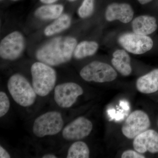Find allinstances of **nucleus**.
I'll use <instances>...</instances> for the list:
<instances>
[{
	"label": "nucleus",
	"instance_id": "obj_8",
	"mask_svg": "<svg viewBox=\"0 0 158 158\" xmlns=\"http://www.w3.org/2000/svg\"><path fill=\"white\" fill-rule=\"evenodd\" d=\"M84 93L80 85L73 82H67L57 85L55 88L54 100L62 108H70Z\"/></svg>",
	"mask_w": 158,
	"mask_h": 158
},
{
	"label": "nucleus",
	"instance_id": "obj_26",
	"mask_svg": "<svg viewBox=\"0 0 158 158\" xmlns=\"http://www.w3.org/2000/svg\"><path fill=\"white\" fill-rule=\"evenodd\" d=\"M152 0H138V2L141 4V5H144V4H147L149 3Z\"/></svg>",
	"mask_w": 158,
	"mask_h": 158
},
{
	"label": "nucleus",
	"instance_id": "obj_9",
	"mask_svg": "<svg viewBox=\"0 0 158 158\" xmlns=\"http://www.w3.org/2000/svg\"><path fill=\"white\" fill-rule=\"evenodd\" d=\"M25 40L20 32L14 31L4 37L0 44V56L3 59L14 60L22 54Z\"/></svg>",
	"mask_w": 158,
	"mask_h": 158
},
{
	"label": "nucleus",
	"instance_id": "obj_3",
	"mask_svg": "<svg viewBox=\"0 0 158 158\" xmlns=\"http://www.w3.org/2000/svg\"><path fill=\"white\" fill-rule=\"evenodd\" d=\"M8 88L12 98L20 106L26 107L35 102L37 94L22 75L17 73L11 76L8 81Z\"/></svg>",
	"mask_w": 158,
	"mask_h": 158
},
{
	"label": "nucleus",
	"instance_id": "obj_4",
	"mask_svg": "<svg viewBox=\"0 0 158 158\" xmlns=\"http://www.w3.org/2000/svg\"><path fill=\"white\" fill-rule=\"evenodd\" d=\"M64 125L62 114L57 111H50L35 119L33 126L34 135L38 138L56 135Z\"/></svg>",
	"mask_w": 158,
	"mask_h": 158
},
{
	"label": "nucleus",
	"instance_id": "obj_28",
	"mask_svg": "<svg viewBox=\"0 0 158 158\" xmlns=\"http://www.w3.org/2000/svg\"><path fill=\"white\" fill-rule=\"evenodd\" d=\"M11 1H14V2H16V1H19V0H11Z\"/></svg>",
	"mask_w": 158,
	"mask_h": 158
},
{
	"label": "nucleus",
	"instance_id": "obj_24",
	"mask_svg": "<svg viewBox=\"0 0 158 158\" xmlns=\"http://www.w3.org/2000/svg\"><path fill=\"white\" fill-rule=\"evenodd\" d=\"M40 1L44 4H51L56 2L57 0H40Z\"/></svg>",
	"mask_w": 158,
	"mask_h": 158
},
{
	"label": "nucleus",
	"instance_id": "obj_23",
	"mask_svg": "<svg viewBox=\"0 0 158 158\" xmlns=\"http://www.w3.org/2000/svg\"><path fill=\"white\" fill-rule=\"evenodd\" d=\"M11 157L9 152L2 146H0V158H9Z\"/></svg>",
	"mask_w": 158,
	"mask_h": 158
},
{
	"label": "nucleus",
	"instance_id": "obj_2",
	"mask_svg": "<svg viewBox=\"0 0 158 158\" xmlns=\"http://www.w3.org/2000/svg\"><path fill=\"white\" fill-rule=\"evenodd\" d=\"M32 86L40 96L48 95L55 87L56 81V71L43 62H36L31 67Z\"/></svg>",
	"mask_w": 158,
	"mask_h": 158
},
{
	"label": "nucleus",
	"instance_id": "obj_11",
	"mask_svg": "<svg viewBox=\"0 0 158 158\" xmlns=\"http://www.w3.org/2000/svg\"><path fill=\"white\" fill-rule=\"evenodd\" d=\"M133 147L136 151L142 154L149 152H158V133L153 130H148L134 138Z\"/></svg>",
	"mask_w": 158,
	"mask_h": 158
},
{
	"label": "nucleus",
	"instance_id": "obj_29",
	"mask_svg": "<svg viewBox=\"0 0 158 158\" xmlns=\"http://www.w3.org/2000/svg\"><path fill=\"white\" fill-rule=\"evenodd\" d=\"M3 1V0H1V1Z\"/></svg>",
	"mask_w": 158,
	"mask_h": 158
},
{
	"label": "nucleus",
	"instance_id": "obj_22",
	"mask_svg": "<svg viewBox=\"0 0 158 158\" xmlns=\"http://www.w3.org/2000/svg\"><path fill=\"white\" fill-rule=\"evenodd\" d=\"M122 158H144V156L142 155L141 153L135 151L127 150L125 151L121 156Z\"/></svg>",
	"mask_w": 158,
	"mask_h": 158
},
{
	"label": "nucleus",
	"instance_id": "obj_7",
	"mask_svg": "<svg viewBox=\"0 0 158 158\" xmlns=\"http://www.w3.org/2000/svg\"><path fill=\"white\" fill-rule=\"evenodd\" d=\"M150 126L149 117L144 111H134L127 118L122 127V132L129 139H134L148 129Z\"/></svg>",
	"mask_w": 158,
	"mask_h": 158
},
{
	"label": "nucleus",
	"instance_id": "obj_16",
	"mask_svg": "<svg viewBox=\"0 0 158 158\" xmlns=\"http://www.w3.org/2000/svg\"><path fill=\"white\" fill-rule=\"evenodd\" d=\"M63 9L64 7L61 5H45L38 8L35 15L40 19H56L61 16Z\"/></svg>",
	"mask_w": 158,
	"mask_h": 158
},
{
	"label": "nucleus",
	"instance_id": "obj_25",
	"mask_svg": "<svg viewBox=\"0 0 158 158\" xmlns=\"http://www.w3.org/2000/svg\"><path fill=\"white\" fill-rule=\"evenodd\" d=\"M43 158H56L55 155L52 154H46L45 155L42 156Z\"/></svg>",
	"mask_w": 158,
	"mask_h": 158
},
{
	"label": "nucleus",
	"instance_id": "obj_15",
	"mask_svg": "<svg viewBox=\"0 0 158 158\" xmlns=\"http://www.w3.org/2000/svg\"><path fill=\"white\" fill-rule=\"evenodd\" d=\"M113 56L111 62L116 70L124 76L130 75L132 72L131 58L126 51L116 50L113 52Z\"/></svg>",
	"mask_w": 158,
	"mask_h": 158
},
{
	"label": "nucleus",
	"instance_id": "obj_20",
	"mask_svg": "<svg viewBox=\"0 0 158 158\" xmlns=\"http://www.w3.org/2000/svg\"><path fill=\"white\" fill-rule=\"evenodd\" d=\"M94 0H84L78 10L79 16L87 18L93 14L94 11Z\"/></svg>",
	"mask_w": 158,
	"mask_h": 158
},
{
	"label": "nucleus",
	"instance_id": "obj_27",
	"mask_svg": "<svg viewBox=\"0 0 158 158\" xmlns=\"http://www.w3.org/2000/svg\"><path fill=\"white\" fill-rule=\"evenodd\" d=\"M68 1L70 2H75V1H77V0H68Z\"/></svg>",
	"mask_w": 158,
	"mask_h": 158
},
{
	"label": "nucleus",
	"instance_id": "obj_14",
	"mask_svg": "<svg viewBox=\"0 0 158 158\" xmlns=\"http://www.w3.org/2000/svg\"><path fill=\"white\" fill-rule=\"evenodd\" d=\"M136 88L143 94L154 93L158 90V69L140 77L136 82Z\"/></svg>",
	"mask_w": 158,
	"mask_h": 158
},
{
	"label": "nucleus",
	"instance_id": "obj_18",
	"mask_svg": "<svg viewBox=\"0 0 158 158\" xmlns=\"http://www.w3.org/2000/svg\"><path fill=\"white\" fill-rule=\"evenodd\" d=\"M98 48V44L95 41H82L77 44L74 51V56L78 59L90 56L95 54Z\"/></svg>",
	"mask_w": 158,
	"mask_h": 158
},
{
	"label": "nucleus",
	"instance_id": "obj_13",
	"mask_svg": "<svg viewBox=\"0 0 158 158\" xmlns=\"http://www.w3.org/2000/svg\"><path fill=\"white\" fill-rule=\"evenodd\" d=\"M132 28L134 33L147 36L157 30L156 20L155 18L149 15H140L133 20Z\"/></svg>",
	"mask_w": 158,
	"mask_h": 158
},
{
	"label": "nucleus",
	"instance_id": "obj_10",
	"mask_svg": "<svg viewBox=\"0 0 158 158\" xmlns=\"http://www.w3.org/2000/svg\"><path fill=\"white\" fill-rule=\"evenodd\" d=\"M93 129V124L85 117H80L66 125L62 131V137L68 141L79 140L89 135Z\"/></svg>",
	"mask_w": 158,
	"mask_h": 158
},
{
	"label": "nucleus",
	"instance_id": "obj_6",
	"mask_svg": "<svg viewBox=\"0 0 158 158\" xmlns=\"http://www.w3.org/2000/svg\"><path fill=\"white\" fill-rule=\"evenodd\" d=\"M118 41L127 51L135 55L145 53L152 48L153 42L147 35L135 33H125L118 37Z\"/></svg>",
	"mask_w": 158,
	"mask_h": 158
},
{
	"label": "nucleus",
	"instance_id": "obj_19",
	"mask_svg": "<svg viewBox=\"0 0 158 158\" xmlns=\"http://www.w3.org/2000/svg\"><path fill=\"white\" fill-rule=\"evenodd\" d=\"M90 156V150L88 145L81 141L74 142L69 148L67 158H88Z\"/></svg>",
	"mask_w": 158,
	"mask_h": 158
},
{
	"label": "nucleus",
	"instance_id": "obj_1",
	"mask_svg": "<svg viewBox=\"0 0 158 158\" xmlns=\"http://www.w3.org/2000/svg\"><path fill=\"white\" fill-rule=\"evenodd\" d=\"M77 43V40L73 37L54 38L37 50L36 58L50 66L63 64L71 59Z\"/></svg>",
	"mask_w": 158,
	"mask_h": 158
},
{
	"label": "nucleus",
	"instance_id": "obj_21",
	"mask_svg": "<svg viewBox=\"0 0 158 158\" xmlns=\"http://www.w3.org/2000/svg\"><path fill=\"white\" fill-rule=\"evenodd\" d=\"M10 103L9 97L5 92H0V117L7 114L10 109Z\"/></svg>",
	"mask_w": 158,
	"mask_h": 158
},
{
	"label": "nucleus",
	"instance_id": "obj_12",
	"mask_svg": "<svg viewBox=\"0 0 158 158\" xmlns=\"http://www.w3.org/2000/svg\"><path fill=\"white\" fill-rule=\"evenodd\" d=\"M134 15V10L129 4L113 3L107 7L105 17L109 22L119 20L126 24L132 20Z\"/></svg>",
	"mask_w": 158,
	"mask_h": 158
},
{
	"label": "nucleus",
	"instance_id": "obj_30",
	"mask_svg": "<svg viewBox=\"0 0 158 158\" xmlns=\"http://www.w3.org/2000/svg\"></svg>",
	"mask_w": 158,
	"mask_h": 158
},
{
	"label": "nucleus",
	"instance_id": "obj_5",
	"mask_svg": "<svg viewBox=\"0 0 158 158\" xmlns=\"http://www.w3.org/2000/svg\"><path fill=\"white\" fill-rule=\"evenodd\" d=\"M80 74L86 81L97 83L111 82L117 76V73L111 65L99 61H93L86 65Z\"/></svg>",
	"mask_w": 158,
	"mask_h": 158
},
{
	"label": "nucleus",
	"instance_id": "obj_17",
	"mask_svg": "<svg viewBox=\"0 0 158 158\" xmlns=\"http://www.w3.org/2000/svg\"><path fill=\"white\" fill-rule=\"evenodd\" d=\"M71 23V19L70 16L67 14L62 15L46 28L44 34L47 36L58 34L68 29L70 27Z\"/></svg>",
	"mask_w": 158,
	"mask_h": 158
}]
</instances>
